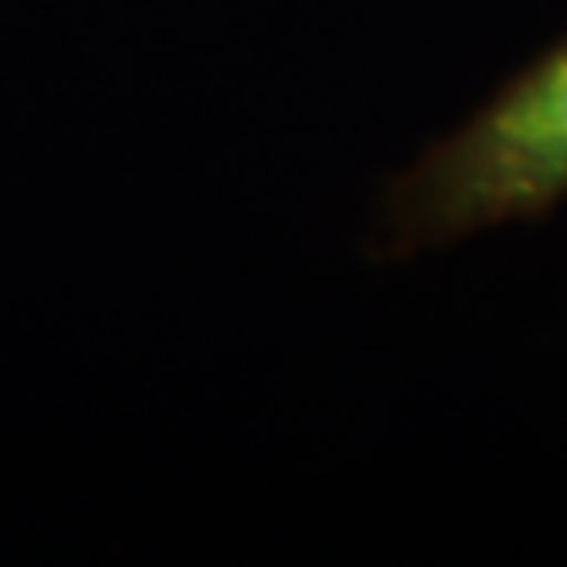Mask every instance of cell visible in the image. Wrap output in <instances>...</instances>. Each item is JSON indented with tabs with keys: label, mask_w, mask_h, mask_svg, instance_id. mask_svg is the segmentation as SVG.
I'll use <instances>...</instances> for the list:
<instances>
[{
	"label": "cell",
	"mask_w": 567,
	"mask_h": 567,
	"mask_svg": "<svg viewBox=\"0 0 567 567\" xmlns=\"http://www.w3.org/2000/svg\"><path fill=\"white\" fill-rule=\"evenodd\" d=\"M564 203L567 33L383 185L369 255L405 262L502 225L542 221Z\"/></svg>",
	"instance_id": "1"
}]
</instances>
